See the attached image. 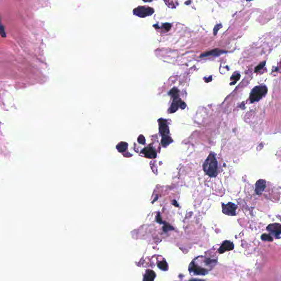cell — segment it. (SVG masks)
I'll return each mask as SVG.
<instances>
[{"mask_svg": "<svg viewBox=\"0 0 281 281\" xmlns=\"http://www.w3.org/2000/svg\"><path fill=\"white\" fill-rule=\"evenodd\" d=\"M203 170L211 178L216 177L218 174V163L213 153H210L204 162Z\"/></svg>", "mask_w": 281, "mask_h": 281, "instance_id": "6da1fadb", "label": "cell"}, {"mask_svg": "<svg viewBox=\"0 0 281 281\" xmlns=\"http://www.w3.org/2000/svg\"><path fill=\"white\" fill-rule=\"evenodd\" d=\"M267 92V88L265 86H257L253 88L250 93V102L252 103L257 102L261 99Z\"/></svg>", "mask_w": 281, "mask_h": 281, "instance_id": "7a4b0ae2", "label": "cell"}, {"mask_svg": "<svg viewBox=\"0 0 281 281\" xmlns=\"http://www.w3.org/2000/svg\"><path fill=\"white\" fill-rule=\"evenodd\" d=\"M134 14L140 18H145L151 16L154 12V10L149 7L139 6L134 9Z\"/></svg>", "mask_w": 281, "mask_h": 281, "instance_id": "3957f363", "label": "cell"}, {"mask_svg": "<svg viewBox=\"0 0 281 281\" xmlns=\"http://www.w3.org/2000/svg\"><path fill=\"white\" fill-rule=\"evenodd\" d=\"M267 230L276 239L281 238V225L279 224H272L267 227Z\"/></svg>", "mask_w": 281, "mask_h": 281, "instance_id": "277c9868", "label": "cell"}, {"mask_svg": "<svg viewBox=\"0 0 281 281\" xmlns=\"http://www.w3.org/2000/svg\"><path fill=\"white\" fill-rule=\"evenodd\" d=\"M189 271L196 275H205L208 273V271L205 269L200 267L197 265L194 262L192 261L189 266Z\"/></svg>", "mask_w": 281, "mask_h": 281, "instance_id": "5b68a950", "label": "cell"}, {"mask_svg": "<svg viewBox=\"0 0 281 281\" xmlns=\"http://www.w3.org/2000/svg\"><path fill=\"white\" fill-rule=\"evenodd\" d=\"M222 212L224 214L228 216H235L236 215V210L237 209V206L233 203L229 202L227 204H222Z\"/></svg>", "mask_w": 281, "mask_h": 281, "instance_id": "8992f818", "label": "cell"}, {"mask_svg": "<svg viewBox=\"0 0 281 281\" xmlns=\"http://www.w3.org/2000/svg\"><path fill=\"white\" fill-rule=\"evenodd\" d=\"M186 106V105L184 102L178 99V97L174 98V101L172 103L171 106L170 110V113H172L175 112L177 110H178V108L184 109Z\"/></svg>", "mask_w": 281, "mask_h": 281, "instance_id": "52a82bcc", "label": "cell"}, {"mask_svg": "<svg viewBox=\"0 0 281 281\" xmlns=\"http://www.w3.org/2000/svg\"><path fill=\"white\" fill-rule=\"evenodd\" d=\"M159 132L162 137L169 135V128L166 120L160 119L159 120Z\"/></svg>", "mask_w": 281, "mask_h": 281, "instance_id": "ba28073f", "label": "cell"}, {"mask_svg": "<svg viewBox=\"0 0 281 281\" xmlns=\"http://www.w3.org/2000/svg\"><path fill=\"white\" fill-rule=\"evenodd\" d=\"M234 249V244L230 241H225L222 244L221 247L219 249L220 254H222L226 252L231 251Z\"/></svg>", "mask_w": 281, "mask_h": 281, "instance_id": "9c48e42d", "label": "cell"}, {"mask_svg": "<svg viewBox=\"0 0 281 281\" xmlns=\"http://www.w3.org/2000/svg\"><path fill=\"white\" fill-rule=\"evenodd\" d=\"M142 153L144 156L147 158L154 159L156 156V152L152 147H147L144 148L142 150Z\"/></svg>", "mask_w": 281, "mask_h": 281, "instance_id": "30bf717a", "label": "cell"}, {"mask_svg": "<svg viewBox=\"0 0 281 281\" xmlns=\"http://www.w3.org/2000/svg\"><path fill=\"white\" fill-rule=\"evenodd\" d=\"M266 187V181L264 180H259L256 182L255 185V192L257 194L262 193Z\"/></svg>", "mask_w": 281, "mask_h": 281, "instance_id": "8fae6325", "label": "cell"}, {"mask_svg": "<svg viewBox=\"0 0 281 281\" xmlns=\"http://www.w3.org/2000/svg\"><path fill=\"white\" fill-rule=\"evenodd\" d=\"M225 53V52L224 51L220 50L219 49H215V50L210 51L207 52L205 53H203L200 56V57H205L210 56H219V55L221 54L222 53Z\"/></svg>", "mask_w": 281, "mask_h": 281, "instance_id": "7c38bea8", "label": "cell"}, {"mask_svg": "<svg viewBox=\"0 0 281 281\" xmlns=\"http://www.w3.org/2000/svg\"><path fill=\"white\" fill-rule=\"evenodd\" d=\"M156 275L152 270H148L144 276V281H153L156 278Z\"/></svg>", "mask_w": 281, "mask_h": 281, "instance_id": "4fadbf2b", "label": "cell"}, {"mask_svg": "<svg viewBox=\"0 0 281 281\" xmlns=\"http://www.w3.org/2000/svg\"><path fill=\"white\" fill-rule=\"evenodd\" d=\"M172 142L171 138L168 136H162V144L164 147H166Z\"/></svg>", "mask_w": 281, "mask_h": 281, "instance_id": "5bb4252c", "label": "cell"}, {"mask_svg": "<svg viewBox=\"0 0 281 281\" xmlns=\"http://www.w3.org/2000/svg\"><path fill=\"white\" fill-rule=\"evenodd\" d=\"M128 147V144L126 142H120L119 143L117 146L116 148L119 152H125V150H127Z\"/></svg>", "mask_w": 281, "mask_h": 281, "instance_id": "9a60e30c", "label": "cell"}, {"mask_svg": "<svg viewBox=\"0 0 281 281\" xmlns=\"http://www.w3.org/2000/svg\"><path fill=\"white\" fill-rule=\"evenodd\" d=\"M158 267L159 269L162 271H167L168 270V265L165 260H163L158 264Z\"/></svg>", "mask_w": 281, "mask_h": 281, "instance_id": "2e32d148", "label": "cell"}, {"mask_svg": "<svg viewBox=\"0 0 281 281\" xmlns=\"http://www.w3.org/2000/svg\"><path fill=\"white\" fill-rule=\"evenodd\" d=\"M261 238V239H262V241H270V242H272V241H273V238H272L271 236H270L269 234H262Z\"/></svg>", "mask_w": 281, "mask_h": 281, "instance_id": "e0dca14e", "label": "cell"}, {"mask_svg": "<svg viewBox=\"0 0 281 281\" xmlns=\"http://www.w3.org/2000/svg\"><path fill=\"white\" fill-rule=\"evenodd\" d=\"M178 91L176 88H174L170 91V94L172 96L173 98H176V97H178Z\"/></svg>", "mask_w": 281, "mask_h": 281, "instance_id": "ac0fdd59", "label": "cell"}, {"mask_svg": "<svg viewBox=\"0 0 281 281\" xmlns=\"http://www.w3.org/2000/svg\"><path fill=\"white\" fill-rule=\"evenodd\" d=\"M266 62H263L261 63L260 64H259L258 66H256L255 68V72H257L258 71L260 70L261 69H262L265 66Z\"/></svg>", "mask_w": 281, "mask_h": 281, "instance_id": "d6986e66", "label": "cell"}, {"mask_svg": "<svg viewBox=\"0 0 281 281\" xmlns=\"http://www.w3.org/2000/svg\"><path fill=\"white\" fill-rule=\"evenodd\" d=\"M138 142L141 144H145L146 140H145V138L143 135L141 134V135L139 136V137H138Z\"/></svg>", "mask_w": 281, "mask_h": 281, "instance_id": "ffe728a7", "label": "cell"}, {"mask_svg": "<svg viewBox=\"0 0 281 281\" xmlns=\"http://www.w3.org/2000/svg\"><path fill=\"white\" fill-rule=\"evenodd\" d=\"M222 28V25L221 24H217V25H215V28L214 29V35H216L217 34L218 32L219 31V30Z\"/></svg>", "mask_w": 281, "mask_h": 281, "instance_id": "44dd1931", "label": "cell"}, {"mask_svg": "<svg viewBox=\"0 0 281 281\" xmlns=\"http://www.w3.org/2000/svg\"><path fill=\"white\" fill-rule=\"evenodd\" d=\"M240 76H241L240 74H236V75H234V76H233L231 78V80H233V81H234V82H233V84H234L236 83V82L240 79Z\"/></svg>", "mask_w": 281, "mask_h": 281, "instance_id": "7402d4cb", "label": "cell"}, {"mask_svg": "<svg viewBox=\"0 0 281 281\" xmlns=\"http://www.w3.org/2000/svg\"><path fill=\"white\" fill-rule=\"evenodd\" d=\"M163 27H164V28L165 29L166 31H169L170 29H171V24H169V23H165V24H163Z\"/></svg>", "mask_w": 281, "mask_h": 281, "instance_id": "603a6c76", "label": "cell"}, {"mask_svg": "<svg viewBox=\"0 0 281 281\" xmlns=\"http://www.w3.org/2000/svg\"><path fill=\"white\" fill-rule=\"evenodd\" d=\"M143 1H144V2H151V1H152L153 0H143Z\"/></svg>", "mask_w": 281, "mask_h": 281, "instance_id": "cb8c5ba5", "label": "cell"}, {"mask_svg": "<svg viewBox=\"0 0 281 281\" xmlns=\"http://www.w3.org/2000/svg\"><path fill=\"white\" fill-rule=\"evenodd\" d=\"M247 1H253V0H247Z\"/></svg>", "mask_w": 281, "mask_h": 281, "instance_id": "d4e9b609", "label": "cell"}]
</instances>
